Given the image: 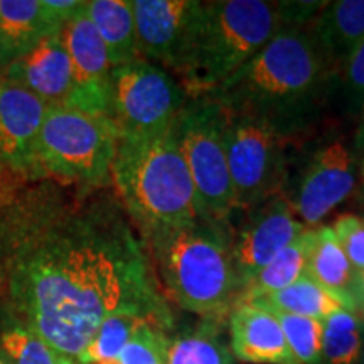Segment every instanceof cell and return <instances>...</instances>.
<instances>
[{"label":"cell","instance_id":"6da1fadb","mask_svg":"<svg viewBox=\"0 0 364 364\" xmlns=\"http://www.w3.org/2000/svg\"><path fill=\"white\" fill-rule=\"evenodd\" d=\"M0 292L75 363L115 314L174 329L147 245L108 188L68 193L43 179L0 204Z\"/></svg>","mask_w":364,"mask_h":364},{"label":"cell","instance_id":"7a4b0ae2","mask_svg":"<svg viewBox=\"0 0 364 364\" xmlns=\"http://www.w3.org/2000/svg\"><path fill=\"white\" fill-rule=\"evenodd\" d=\"M311 24L282 26L257 56L209 95L225 110L260 118L285 139L307 129L336 73Z\"/></svg>","mask_w":364,"mask_h":364},{"label":"cell","instance_id":"3957f363","mask_svg":"<svg viewBox=\"0 0 364 364\" xmlns=\"http://www.w3.org/2000/svg\"><path fill=\"white\" fill-rule=\"evenodd\" d=\"M112 186L145 245L203 218L172 130L150 139L118 140Z\"/></svg>","mask_w":364,"mask_h":364},{"label":"cell","instance_id":"277c9868","mask_svg":"<svg viewBox=\"0 0 364 364\" xmlns=\"http://www.w3.org/2000/svg\"><path fill=\"white\" fill-rule=\"evenodd\" d=\"M159 284L176 306L203 318H223L243 294L228 225L198 220L147 245Z\"/></svg>","mask_w":364,"mask_h":364},{"label":"cell","instance_id":"5b68a950","mask_svg":"<svg viewBox=\"0 0 364 364\" xmlns=\"http://www.w3.org/2000/svg\"><path fill=\"white\" fill-rule=\"evenodd\" d=\"M282 27L279 2H201L176 75L188 97H204L226 83Z\"/></svg>","mask_w":364,"mask_h":364},{"label":"cell","instance_id":"8992f818","mask_svg":"<svg viewBox=\"0 0 364 364\" xmlns=\"http://www.w3.org/2000/svg\"><path fill=\"white\" fill-rule=\"evenodd\" d=\"M118 140L120 134L110 117L48 108L39 135L41 176L81 189H107L112 186Z\"/></svg>","mask_w":364,"mask_h":364},{"label":"cell","instance_id":"52a82bcc","mask_svg":"<svg viewBox=\"0 0 364 364\" xmlns=\"http://www.w3.org/2000/svg\"><path fill=\"white\" fill-rule=\"evenodd\" d=\"M228 113L211 95L189 97L172 127L204 220L230 226L233 189L226 161Z\"/></svg>","mask_w":364,"mask_h":364},{"label":"cell","instance_id":"ba28073f","mask_svg":"<svg viewBox=\"0 0 364 364\" xmlns=\"http://www.w3.org/2000/svg\"><path fill=\"white\" fill-rule=\"evenodd\" d=\"M188 98L179 81L156 63L135 59L112 70L110 118L120 139L167 134Z\"/></svg>","mask_w":364,"mask_h":364},{"label":"cell","instance_id":"9c48e42d","mask_svg":"<svg viewBox=\"0 0 364 364\" xmlns=\"http://www.w3.org/2000/svg\"><path fill=\"white\" fill-rule=\"evenodd\" d=\"M226 161L235 211L280 196L287 179V139L267 122L228 112Z\"/></svg>","mask_w":364,"mask_h":364},{"label":"cell","instance_id":"30bf717a","mask_svg":"<svg viewBox=\"0 0 364 364\" xmlns=\"http://www.w3.org/2000/svg\"><path fill=\"white\" fill-rule=\"evenodd\" d=\"M356 184V150L343 140H331L311 154L290 203L302 225L312 230L354 193Z\"/></svg>","mask_w":364,"mask_h":364},{"label":"cell","instance_id":"8fae6325","mask_svg":"<svg viewBox=\"0 0 364 364\" xmlns=\"http://www.w3.org/2000/svg\"><path fill=\"white\" fill-rule=\"evenodd\" d=\"M306 230L292 203L284 196H275L250 209L238 233L233 235L235 267L243 290L263 267Z\"/></svg>","mask_w":364,"mask_h":364},{"label":"cell","instance_id":"7c38bea8","mask_svg":"<svg viewBox=\"0 0 364 364\" xmlns=\"http://www.w3.org/2000/svg\"><path fill=\"white\" fill-rule=\"evenodd\" d=\"M65 44L73 71V98L70 108L110 117L112 65L103 41L86 14V2L63 27Z\"/></svg>","mask_w":364,"mask_h":364},{"label":"cell","instance_id":"4fadbf2b","mask_svg":"<svg viewBox=\"0 0 364 364\" xmlns=\"http://www.w3.org/2000/svg\"><path fill=\"white\" fill-rule=\"evenodd\" d=\"M48 105L0 76V162L31 181H43L39 135Z\"/></svg>","mask_w":364,"mask_h":364},{"label":"cell","instance_id":"5bb4252c","mask_svg":"<svg viewBox=\"0 0 364 364\" xmlns=\"http://www.w3.org/2000/svg\"><path fill=\"white\" fill-rule=\"evenodd\" d=\"M135 21L136 51L176 71L188 44L201 2L198 0H130Z\"/></svg>","mask_w":364,"mask_h":364},{"label":"cell","instance_id":"9a60e30c","mask_svg":"<svg viewBox=\"0 0 364 364\" xmlns=\"http://www.w3.org/2000/svg\"><path fill=\"white\" fill-rule=\"evenodd\" d=\"M2 76L31 91L49 108H70L73 98V71L61 33L44 38L26 56L6 68Z\"/></svg>","mask_w":364,"mask_h":364},{"label":"cell","instance_id":"2e32d148","mask_svg":"<svg viewBox=\"0 0 364 364\" xmlns=\"http://www.w3.org/2000/svg\"><path fill=\"white\" fill-rule=\"evenodd\" d=\"M231 353L250 364H299L272 312L240 302L230 312Z\"/></svg>","mask_w":364,"mask_h":364},{"label":"cell","instance_id":"e0dca14e","mask_svg":"<svg viewBox=\"0 0 364 364\" xmlns=\"http://www.w3.org/2000/svg\"><path fill=\"white\" fill-rule=\"evenodd\" d=\"M58 33L61 31L48 19L43 0H0V73Z\"/></svg>","mask_w":364,"mask_h":364},{"label":"cell","instance_id":"ac0fdd59","mask_svg":"<svg viewBox=\"0 0 364 364\" xmlns=\"http://www.w3.org/2000/svg\"><path fill=\"white\" fill-rule=\"evenodd\" d=\"M311 27L322 54L338 71L364 41V0L326 2Z\"/></svg>","mask_w":364,"mask_h":364},{"label":"cell","instance_id":"d6986e66","mask_svg":"<svg viewBox=\"0 0 364 364\" xmlns=\"http://www.w3.org/2000/svg\"><path fill=\"white\" fill-rule=\"evenodd\" d=\"M306 275L336 295L349 312H354L353 290L358 273L354 270L331 226L316 228V240L309 253Z\"/></svg>","mask_w":364,"mask_h":364},{"label":"cell","instance_id":"ffe728a7","mask_svg":"<svg viewBox=\"0 0 364 364\" xmlns=\"http://www.w3.org/2000/svg\"><path fill=\"white\" fill-rule=\"evenodd\" d=\"M86 14L103 41L112 68L140 59L130 0H90Z\"/></svg>","mask_w":364,"mask_h":364},{"label":"cell","instance_id":"44dd1931","mask_svg":"<svg viewBox=\"0 0 364 364\" xmlns=\"http://www.w3.org/2000/svg\"><path fill=\"white\" fill-rule=\"evenodd\" d=\"M166 364H235L218 318H201L188 329L167 334Z\"/></svg>","mask_w":364,"mask_h":364},{"label":"cell","instance_id":"7402d4cb","mask_svg":"<svg viewBox=\"0 0 364 364\" xmlns=\"http://www.w3.org/2000/svg\"><path fill=\"white\" fill-rule=\"evenodd\" d=\"M316 240V228L306 230L294 243L282 250L273 260L262 268L245 287L240 302H247L260 295L279 292L306 275L309 253ZM238 302V304H240Z\"/></svg>","mask_w":364,"mask_h":364},{"label":"cell","instance_id":"603a6c76","mask_svg":"<svg viewBox=\"0 0 364 364\" xmlns=\"http://www.w3.org/2000/svg\"><path fill=\"white\" fill-rule=\"evenodd\" d=\"M247 302L265 309V311L285 312L292 314V316L317 318V321H326L331 314L346 309L336 295H332L317 282L309 279L307 275L279 292L260 295V297L247 300Z\"/></svg>","mask_w":364,"mask_h":364},{"label":"cell","instance_id":"cb8c5ba5","mask_svg":"<svg viewBox=\"0 0 364 364\" xmlns=\"http://www.w3.org/2000/svg\"><path fill=\"white\" fill-rule=\"evenodd\" d=\"M0 359L6 364H76L11 314L0 324Z\"/></svg>","mask_w":364,"mask_h":364},{"label":"cell","instance_id":"d4e9b609","mask_svg":"<svg viewBox=\"0 0 364 364\" xmlns=\"http://www.w3.org/2000/svg\"><path fill=\"white\" fill-rule=\"evenodd\" d=\"M364 321L358 314L341 311L322 321L321 364H358Z\"/></svg>","mask_w":364,"mask_h":364},{"label":"cell","instance_id":"484cf974","mask_svg":"<svg viewBox=\"0 0 364 364\" xmlns=\"http://www.w3.org/2000/svg\"><path fill=\"white\" fill-rule=\"evenodd\" d=\"M145 322L152 321L136 316V314L127 312L115 314V316L105 318L98 331L95 332L93 339L76 359V364H95L117 358L122 353V349L129 344V341L134 338L136 329Z\"/></svg>","mask_w":364,"mask_h":364},{"label":"cell","instance_id":"4316f807","mask_svg":"<svg viewBox=\"0 0 364 364\" xmlns=\"http://www.w3.org/2000/svg\"><path fill=\"white\" fill-rule=\"evenodd\" d=\"M280 322L282 331L299 364H321L322 321L292 314L268 311Z\"/></svg>","mask_w":364,"mask_h":364},{"label":"cell","instance_id":"83f0119b","mask_svg":"<svg viewBox=\"0 0 364 364\" xmlns=\"http://www.w3.org/2000/svg\"><path fill=\"white\" fill-rule=\"evenodd\" d=\"M169 331L154 322H145L117 358L95 364H166Z\"/></svg>","mask_w":364,"mask_h":364},{"label":"cell","instance_id":"f1b7e54d","mask_svg":"<svg viewBox=\"0 0 364 364\" xmlns=\"http://www.w3.org/2000/svg\"><path fill=\"white\" fill-rule=\"evenodd\" d=\"M356 273H364V216L343 215L331 226Z\"/></svg>","mask_w":364,"mask_h":364},{"label":"cell","instance_id":"f546056e","mask_svg":"<svg viewBox=\"0 0 364 364\" xmlns=\"http://www.w3.org/2000/svg\"><path fill=\"white\" fill-rule=\"evenodd\" d=\"M339 70H343L344 91L349 103L361 110L364 107V41L353 49Z\"/></svg>","mask_w":364,"mask_h":364},{"label":"cell","instance_id":"4dcf8cb0","mask_svg":"<svg viewBox=\"0 0 364 364\" xmlns=\"http://www.w3.org/2000/svg\"><path fill=\"white\" fill-rule=\"evenodd\" d=\"M353 302L354 311L364 321V273H358L356 284H354L353 290Z\"/></svg>","mask_w":364,"mask_h":364},{"label":"cell","instance_id":"1f68e13d","mask_svg":"<svg viewBox=\"0 0 364 364\" xmlns=\"http://www.w3.org/2000/svg\"><path fill=\"white\" fill-rule=\"evenodd\" d=\"M358 156V184H359V194L364 201V147L356 150Z\"/></svg>","mask_w":364,"mask_h":364},{"label":"cell","instance_id":"d6a6232c","mask_svg":"<svg viewBox=\"0 0 364 364\" xmlns=\"http://www.w3.org/2000/svg\"><path fill=\"white\" fill-rule=\"evenodd\" d=\"M354 147H356V150L364 147V107L361 108V122H359L356 139H354Z\"/></svg>","mask_w":364,"mask_h":364},{"label":"cell","instance_id":"836d02e7","mask_svg":"<svg viewBox=\"0 0 364 364\" xmlns=\"http://www.w3.org/2000/svg\"><path fill=\"white\" fill-rule=\"evenodd\" d=\"M358 364H364V334H363V346H361V354H359Z\"/></svg>","mask_w":364,"mask_h":364},{"label":"cell","instance_id":"e575fe53","mask_svg":"<svg viewBox=\"0 0 364 364\" xmlns=\"http://www.w3.org/2000/svg\"><path fill=\"white\" fill-rule=\"evenodd\" d=\"M0 364H6V363H4V361H2V359H0Z\"/></svg>","mask_w":364,"mask_h":364}]
</instances>
